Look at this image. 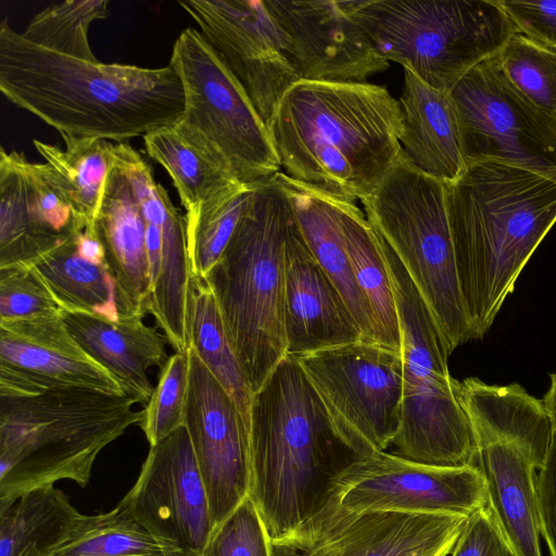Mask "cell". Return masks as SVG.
Segmentation results:
<instances>
[{"label":"cell","mask_w":556,"mask_h":556,"mask_svg":"<svg viewBox=\"0 0 556 556\" xmlns=\"http://www.w3.org/2000/svg\"><path fill=\"white\" fill-rule=\"evenodd\" d=\"M516 30L556 50V0H498Z\"/></svg>","instance_id":"60d3db41"},{"label":"cell","mask_w":556,"mask_h":556,"mask_svg":"<svg viewBox=\"0 0 556 556\" xmlns=\"http://www.w3.org/2000/svg\"><path fill=\"white\" fill-rule=\"evenodd\" d=\"M400 105L403 115L400 141L408 162L446 184L456 180L466 169V163L448 92L432 88L404 70Z\"/></svg>","instance_id":"cb8c5ba5"},{"label":"cell","mask_w":556,"mask_h":556,"mask_svg":"<svg viewBox=\"0 0 556 556\" xmlns=\"http://www.w3.org/2000/svg\"><path fill=\"white\" fill-rule=\"evenodd\" d=\"M467 517L350 511L329 497L314 516L269 541V556H448Z\"/></svg>","instance_id":"4fadbf2b"},{"label":"cell","mask_w":556,"mask_h":556,"mask_svg":"<svg viewBox=\"0 0 556 556\" xmlns=\"http://www.w3.org/2000/svg\"><path fill=\"white\" fill-rule=\"evenodd\" d=\"M378 52L450 92L517 31L498 0H352Z\"/></svg>","instance_id":"ba28073f"},{"label":"cell","mask_w":556,"mask_h":556,"mask_svg":"<svg viewBox=\"0 0 556 556\" xmlns=\"http://www.w3.org/2000/svg\"><path fill=\"white\" fill-rule=\"evenodd\" d=\"M62 316L74 339L115 378L124 394L147 404L154 389L148 371L161 369L169 357L167 340L157 327L147 326L141 317L108 321L80 313L62 312Z\"/></svg>","instance_id":"603a6c76"},{"label":"cell","mask_w":556,"mask_h":556,"mask_svg":"<svg viewBox=\"0 0 556 556\" xmlns=\"http://www.w3.org/2000/svg\"><path fill=\"white\" fill-rule=\"evenodd\" d=\"M178 4L269 126L283 94L301 80L287 39L262 0H186Z\"/></svg>","instance_id":"5bb4252c"},{"label":"cell","mask_w":556,"mask_h":556,"mask_svg":"<svg viewBox=\"0 0 556 556\" xmlns=\"http://www.w3.org/2000/svg\"><path fill=\"white\" fill-rule=\"evenodd\" d=\"M361 201L367 219L422 298L448 354L471 340L450 227L446 182L418 170L402 150L379 186Z\"/></svg>","instance_id":"52a82bcc"},{"label":"cell","mask_w":556,"mask_h":556,"mask_svg":"<svg viewBox=\"0 0 556 556\" xmlns=\"http://www.w3.org/2000/svg\"><path fill=\"white\" fill-rule=\"evenodd\" d=\"M494 58L516 89L538 108L556 115V50L515 31Z\"/></svg>","instance_id":"d590c367"},{"label":"cell","mask_w":556,"mask_h":556,"mask_svg":"<svg viewBox=\"0 0 556 556\" xmlns=\"http://www.w3.org/2000/svg\"><path fill=\"white\" fill-rule=\"evenodd\" d=\"M301 80L356 84L389 67L350 1L265 0Z\"/></svg>","instance_id":"d6986e66"},{"label":"cell","mask_w":556,"mask_h":556,"mask_svg":"<svg viewBox=\"0 0 556 556\" xmlns=\"http://www.w3.org/2000/svg\"><path fill=\"white\" fill-rule=\"evenodd\" d=\"M536 495L541 536L551 556H556V433L543 466L538 470Z\"/></svg>","instance_id":"7bdbcfd3"},{"label":"cell","mask_w":556,"mask_h":556,"mask_svg":"<svg viewBox=\"0 0 556 556\" xmlns=\"http://www.w3.org/2000/svg\"><path fill=\"white\" fill-rule=\"evenodd\" d=\"M448 94L466 166L497 162L556 176V115L516 89L494 55L471 68Z\"/></svg>","instance_id":"7c38bea8"},{"label":"cell","mask_w":556,"mask_h":556,"mask_svg":"<svg viewBox=\"0 0 556 556\" xmlns=\"http://www.w3.org/2000/svg\"><path fill=\"white\" fill-rule=\"evenodd\" d=\"M450 556H514L489 507L468 516Z\"/></svg>","instance_id":"b9f144b4"},{"label":"cell","mask_w":556,"mask_h":556,"mask_svg":"<svg viewBox=\"0 0 556 556\" xmlns=\"http://www.w3.org/2000/svg\"><path fill=\"white\" fill-rule=\"evenodd\" d=\"M214 528L249 495V429L233 400L190 346L185 415Z\"/></svg>","instance_id":"ac0fdd59"},{"label":"cell","mask_w":556,"mask_h":556,"mask_svg":"<svg viewBox=\"0 0 556 556\" xmlns=\"http://www.w3.org/2000/svg\"><path fill=\"white\" fill-rule=\"evenodd\" d=\"M50 556H180L146 530L121 501L108 513L81 515Z\"/></svg>","instance_id":"d6a6232c"},{"label":"cell","mask_w":556,"mask_h":556,"mask_svg":"<svg viewBox=\"0 0 556 556\" xmlns=\"http://www.w3.org/2000/svg\"><path fill=\"white\" fill-rule=\"evenodd\" d=\"M446 201L472 339H482L556 223V176L475 163L446 184Z\"/></svg>","instance_id":"3957f363"},{"label":"cell","mask_w":556,"mask_h":556,"mask_svg":"<svg viewBox=\"0 0 556 556\" xmlns=\"http://www.w3.org/2000/svg\"><path fill=\"white\" fill-rule=\"evenodd\" d=\"M381 240L402 341V417L393 454L432 466L473 465V437L456 395L457 380L448 370L445 343L405 268Z\"/></svg>","instance_id":"9c48e42d"},{"label":"cell","mask_w":556,"mask_h":556,"mask_svg":"<svg viewBox=\"0 0 556 556\" xmlns=\"http://www.w3.org/2000/svg\"><path fill=\"white\" fill-rule=\"evenodd\" d=\"M329 497L350 511L465 517L488 502L483 476L475 465L432 466L387 452L353 462L333 480Z\"/></svg>","instance_id":"9a60e30c"},{"label":"cell","mask_w":556,"mask_h":556,"mask_svg":"<svg viewBox=\"0 0 556 556\" xmlns=\"http://www.w3.org/2000/svg\"><path fill=\"white\" fill-rule=\"evenodd\" d=\"M283 327L287 354L293 356L363 340L338 289L304 241L296 219L285 251Z\"/></svg>","instance_id":"44dd1931"},{"label":"cell","mask_w":556,"mask_h":556,"mask_svg":"<svg viewBox=\"0 0 556 556\" xmlns=\"http://www.w3.org/2000/svg\"><path fill=\"white\" fill-rule=\"evenodd\" d=\"M47 169L76 214L88 226L94 223L109 175L114 166V143L106 140L66 142L65 149L34 140Z\"/></svg>","instance_id":"f546056e"},{"label":"cell","mask_w":556,"mask_h":556,"mask_svg":"<svg viewBox=\"0 0 556 556\" xmlns=\"http://www.w3.org/2000/svg\"><path fill=\"white\" fill-rule=\"evenodd\" d=\"M134 404L78 388L0 396V498L60 480L86 486L100 452L141 420Z\"/></svg>","instance_id":"8992f818"},{"label":"cell","mask_w":556,"mask_h":556,"mask_svg":"<svg viewBox=\"0 0 556 556\" xmlns=\"http://www.w3.org/2000/svg\"><path fill=\"white\" fill-rule=\"evenodd\" d=\"M108 0H67L37 13L22 37L45 49L76 59L96 62L88 31L90 25L105 18Z\"/></svg>","instance_id":"836d02e7"},{"label":"cell","mask_w":556,"mask_h":556,"mask_svg":"<svg viewBox=\"0 0 556 556\" xmlns=\"http://www.w3.org/2000/svg\"><path fill=\"white\" fill-rule=\"evenodd\" d=\"M274 177L289 198L304 241L338 289L361 330L363 341L374 343L370 314L354 278L337 198L293 180L282 172Z\"/></svg>","instance_id":"d4e9b609"},{"label":"cell","mask_w":556,"mask_h":556,"mask_svg":"<svg viewBox=\"0 0 556 556\" xmlns=\"http://www.w3.org/2000/svg\"><path fill=\"white\" fill-rule=\"evenodd\" d=\"M77 253L85 260L98 264H105L103 244L96 231V227H85L73 237Z\"/></svg>","instance_id":"ee69618b"},{"label":"cell","mask_w":556,"mask_h":556,"mask_svg":"<svg viewBox=\"0 0 556 556\" xmlns=\"http://www.w3.org/2000/svg\"><path fill=\"white\" fill-rule=\"evenodd\" d=\"M73 237L31 267L62 312L117 321L116 287L108 266L83 258L77 253Z\"/></svg>","instance_id":"f1b7e54d"},{"label":"cell","mask_w":556,"mask_h":556,"mask_svg":"<svg viewBox=\"0 0 556 556\" xmlns=\"http://www.w3.org/2000/svg\"><path fill=\"white\" fill-rule=\"evenodd\" d=\"M190 349L175 352L160 369L159 381L139 421L150 446L185 425L189 390Z\"/></svg>","instance_id":"8d00e7d4"},{"label":"cell","mask_w":556,"mask_h":556,"mask_svg":"<svg viewBox=\"0 0 556 556\" xmlns=\"http://www.w3.org/2000/svg\"><path fill=\"white\" fill-rule=\"evenodd\" d=\"M294 357L359 458L392 445L402 417L401 353L361 340Z\"/></svg>","instance_id":"8fae6325"},{"label":"cell","mask_w":556,"mask_h":556,"mask_svg":"<svg viewBox=\"0 0 556 556\" xmlns=\"http://www.w3.org/2000/svg\"><path fill=\"white\" fill-rule=\"evenodd\" d=\"M551 386L542 399V403L551 418L554 432L556 433V374H551Z\"/></svg>","instance_id":"f6af8a7d"},{"label":"cell","mask_w":556,"mask_h":556,"mask_svg":"<svg viewBox=\"0 0 556 556\" xmlns=\"http://www.w3.org/2000/svg\"><path fill=\"white\" fill-rule=\"evenodd\" d=\"M169 65L185 92V109L175 125L180 132L244 185L280 172L266 125L199 30L187 27L179 34Z\"/></svg>","instance_id":"30bf717a"},{"label":"cell","mask_w":556,"mask_h":556,"mask_svg":"<svg viewBox=\"0 0 556 556\" xmlns=\"http://www.w3.org/2000/svg\"><path fill=\"white\" fill-rule=\"evenodd\" d=\"M29 213L46 233L67 240L88 226L53 182L45 163H34L22 155Z\"/></svg>","instance_id":"74e56055"},{"label":"cell","mask_w":556,"mask_h":556,"mask_svg":"<svg viewBox=\"0 0 556 556\" xmlns=\"http://www.w3.org/2000/svg\"><path fill=\"white\" fill-rule=\"evenodd\" d=\"M22 153L0 150V269L31 267L66 240L42 231L33 220ZM68 240V239H67Z\"/></svg>","instance_id":"4dcf8cb0"},{"label":"cell","mask_w":556,"mask_h":556,"mask_svg":"<svg viewBox=\"0 0 556 556\" xmlns=\"http://www.w3.org/2000/svg\"><path fill=\"white\" fill-rule=\"evenodd\" d=\"M191 348L233 400L249 429L253 393L215 295L204 279L194 280Z\"/></svg>","instance_id":"1f68e13d"},{"label":"cell","mask_w":556,"mask_h":556,"mask_svg":"<svg viewBox=\"0 0 556 556\" xmlns=\"http://www.w3.org/2000/svg\"><path fill=\"white\" fill-rule=\"evenodd\" d=\"M117 163L131 184L146 223L149 314L175 352L187 351L191 346L195 279L188 255L186 217L136 149H125Z\"/></svg>","instance_id":"2e32d148"},{"label":"cell","mask_w":556,"mask_h":556,"mask_svg":"<svg viewBox=\"0 0 556 556\" xmlns=\"http://www.w3.org/2000/svg\"><path fill=\"white\" fill-rule=\"evenodd\" d=\"M336 198L354 278L370 314L374 343L401 353L397 306L381 237L355 201Z\"/></svg>","instance_id":"484cf974"},{"label":"cell","mask_w":556,"mask_h":556,"mask_svg":"<svg viewBox=\"0 0 556 556\" xmlns=\"http://www.w3.org/2000/svg\"><path fill=\"white\" fill-rule=\"evenodd\" d=\"M59 311L33 267L0 269V321L27 320Z\"/></svg>","instance_id":"ab89813d"},{"label":"cell","mask_w":556,"mask_h":556,"mask_svg":"<svg viewBox=\"0 0 556 556\" xmlns=\"http://www.w3.org/2000/svg\"><path fill=\"white\" fill-rule=\"evenodd\" d=\"M247 185L216 203L186 213L188 255L194 279H203L219 260L250 200Z\"/></svg>","instance_id":"e575fe53"},{"label":"cell","mask_w":556,"mask_h":556,"mask_svg":"<svg viewBox=\"0 0 556 556\" xmlns=\"http://www.w3.org/2000/svg\"><path fill=\"white\" fill-rule=\"evenodd\" d=\"M146 530L180 556H202L214 529L207 493L184 427L150 446L122 500Z\"/></svg>","instance_id":"e0dca14e"},{"label":"cell","mask_w":556,"mask_h":556,"mask_svg":"<svg viewBox=\"0 0 556 556\" xmlns=\"http://www.w3.org/2000/svg\"><path fill=\"white\" fill-rule=\"evenodd\" d=\"M250 491L269 541L328 502L333 480L359 457L341 439L293 355L252 397Z\"/></svg>","instance_id":"277c9868"},{"label":"cell","mask_w":556,"mask_h":556,"mask_svg":"<svg viewBox=\"0 0 556 556\" xmlns=\"http://www.w3.org/2000/svg\"><path fill=\"white\" fill-rule=\"evenodd\" d=\"M61 388L125 395L115 378L71 334L62 311L0 321V396Z\"/></svg>","instance_id":"ffe728a7"},{"label":"cell","mask_w":556,"mask_h":556,"mask_svg":"<svg viewBox=\"0 0 556 556\" xmlns=\"http://www.w3.org/2000/svg\"><path fill=\"white\" fill-rule=\"evenodd\" d=\"M268 543L258 510L248 495L213 529L202 556H269Z\"/></svg>","instance_id":"f35d334b"},{"label":"cell","mask_w":556,"mask_h":556,"mask_svg":"<svg viewBox=\"0 0 556 556\" xmlns=\"http://www.w3.org/2000/svg\"><path fill=\"white\" fill-rule=\"evenodd\" d=\"M143 142L148 155L168 173L186 213L222 201L247 186L175 126L147 134Z\"/></svg>","instance_id":"83f0119b"},{"label":"cell","mask_w":556,"mask_h":556,"mask_svg":"<svg viewBox=\"0 0 556 556\" xmlns=\"http://www.w3.org/2000/svg\"><path fill=\"white\" fill-rule=\"evenodd\" d=\"M114 279L119 318L149 313L146 223L130 181L114 159L94 223Z\"/></svg>","instance_id":"7402d4cb"},{"label":"cell","mask_w":556,"mask_h":556,"mask_svg":"<svg viewBox=\"0 0 556 556\" xmlns=\"http://www.w3.org/2000/svg\"><path fill=\"white\" fill-rule=\"evenodd\" d=\"M0 90L64 143H121L175 126L185 109L182 83L169 64L146 68L67 56L25 40L7 20L0 25Z\"/></svg>","instance_id":"6da1fadb"},{"label":"cell","mask_w":556,"mask_h":556,"mask_svg":"<svg viewBox=\"0 0 556 556\" xmlns=\"http://www.w3.org/2000/svg\"><path fill=\"white\" fill-rule=\"evenodd\" d=\"M295 216L275 177L254 184L219 260L203 278L212 289L254 394L287 355L285 251Z\"/></svg>","instance_id":"5b68a950"},{"label":"cell","mask_w":556,"mask_h":556,"mask_svg":"<svg viewBox=\"0 0 556 556\" xmlns=\"http://www.w3.org/2000/svg\"><path fill=\"white\" fill-rule=\"evenodd\" d=\"M81 515L53 485L0 498V556H50Z\"/></svg>","instance_id":"4316f807"},{"label":"cell","mask_w":556,"mask_h":556,"mask_svg":"<svg viewBox=\"0 0 556 556\" xmlns=\"http://www.w3.org/2000/svg\"><path fill=\"white\" fill-rule=\"evenodd\" d=\"M403 115L390 92L369 83L300 80L267 127L283 174L331 195H369L402 153Z\"/></svg>","instance_id":"7a4b0ae2"}]
</instances>
